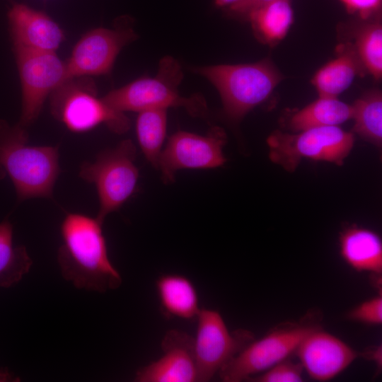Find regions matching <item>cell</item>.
<instances>
[{
  "label": "cell",
  "instance_id": "obj_1",
  "mask_svg": "<svg viewBox=\"0 0 382 382\" xmlns=\"http://www.w3.org/2000/svg\"><path fill=\"white\" fill-rule=\"evenodd\" d=\"M103 224L80 213H68L62 222L57 261L62 277L77 289L103 293L122 284L108 256Z\"/></svg>",
  "mask_w": 382,
  "mask_h": 382
},
{
  "label": "cell",
  "instance_id": "obj_2",
  "mask_svg": "<svg viewBox=\"0 0 382 382\" xmlns=\"http://www.w3.org/2000/svg\"><path fill=\"white\" fill-rule=\"evenodd\" d=\"M59 173L58 146H30L25 127L0 120V180L10 178L18 202L52 198Z\"/></svg>",
  "mask_w": 382,
  "mask_h": 382
},
{
  "label": "cell",
  "instance_id": "obj_3",
  "mask_svg": "<svg viewBox=\"0 0 382 382\" xmlns=\"http://www.w3.org/2000/svg\"><path fill=\"white\" fill-rule=\"evenodd\" d=\"M217 89L224 112L231 121L241 120L249 111L265 102L283 79L269 59L241 64L195 67Z\"/></svg>",
  "mask_w": 382,
  "mask_h": 382
},
{
  "label": "cell",
  "instance_id": "obj_4",
  "mask_svg": "<svg viewBox=\"0 0 382 382\" xmlns=\"http://www.w3.org/2000/svg\"><path fill=\"white\" fill-rule=\"evenodd\" d=\"M183 76L178 62L167 56L160 61L155 76L137 79L110 91L103 99L111 108L121 112L181 107L193 117H207L208 108L201 95L184 97L180 94L178 87Z\"/></svg>",
  "mask_w": 382,
  "mask_h": 382
},
{
  "label": "cell",
  "instance_id": "obj_5",
  "mask_svg": "<svg viewBox=\"0 0 382 382\" xmlns=\"http://www.w3.org/2000/svg\"><path fill=\"white\" fill-rule=\"evenodd\" d=\"M354 134L339 126L310 128L287 133L272 132L267 138L270 160L294 172L303 158L342 166L354 144Z\"/></svg>",
  "mask_w": 382,
  "mask_h": 382
},
{
  "label": "cell",
  "instance_id": "obj_6",
  "mask_svg": "<svg viewBox=\"0 0 382 382\" xmlns=\"http://www.w3.org/2000/svg\"><path fill=\"white\" fill-rule=\"evenodd\" d=\"M53 116L71 132H84L105 124L117 134L126 132L130 122L124 112L111 108L97 97L96 87L88 77L66 79L52 93Z\"/></svg>",
  "mask_w": 382,
  "mask_h": 382
},
{
  "label": "cell",
  "instance_id": "obj_7",
  "mask_svg": "<svg viewBox=\"0 0 382 382\" xmlns=\"http://www.w3.org/2000/svg\"><path fill=\"white\" fill-rule=\"evenodd\" d=\"M136 154L133 142L125 139L115 148L100 152L93 163L84 162L81 166L79 176L96 187L99 210L96 217L103 223L136 190L139 178Z\"/></svg>",
  "mask_w": 382,
  "mask_h": 382
},
{
  "label": "cell",
  "instance_id": "obj_8",
  "mask_svg": "<svg viewBox=\"0 0 382 382\" xmlns=\"http://www.w3.org/2000/svg\"><path fill=\"white\" fill-rule=\"evenodd\" d=\"M316 328L307 323L289 325L252 340L221 368L218 373L220 378L225 382L248 381L286 359Z\"/></svg>",
  "mask_w": 382,
  "mask_h": 382
},
{
  "label": "cell",
  "instance_id": "obj_9",
  "mask_svg": "<svg viewBox=\"0 0 382 382\" xmlns=\"http://www.w3.org/2000/svg\"><path fill=\"white\" fill-rule=\"evenodd\" d=\"M13 50L22 91L18 124L26 127L37 118L47 97L66 80V63L53 52Z\"/></svg>",
  "mask_w": 382,
  "mask_h": 382
},
{
  "label": "cell",
  "instance_id": "obj_10",
  "mask_svg": "<svg viewBox=\"0 0 382 382\" xmlns=\"http://www.w3.org/2000/svg\"><path fill=\"white\" fill-rule=\"evenodd\" d=\"M197 318L194 340L197 381L205 382L251 342L253 335L245 330L231 332L221 313L214 309L200 308Z\"/></svg>",
  "mask_w": 382,
  "mask_h": 382
},
{
  "label": "cell",
  "instance_id": "obj_11",
  "mask_svg": "<svg viewBox=\"0 0 382 382\" xmlns=\"http://www.w3.org/2000/svg\"><path fill=\"white\" fill-rule=\"evenodd\" d=\"M226 134L219 127H212L207 134L178 131L171 135L162 150L158 168L162 180L173 183L181 169H210L223 166L226 159L223 148Z\"/></svg>",
  "mask_w": 382,
  "mask_h": 382
},
{
  "label": "cell",
  "instance_id": "obj_12",
  "mask_svg": "<svg viewBox=\"0 0 382 382\" xmlns=\"http://www.w3.org/2000/svg\"><path fill=\"white\" fill-rule=\"evenodd\" d=\"M137 37L130 27L89 30L76 42L65 62L66 79L109 74L122 49Z\"/></svg>",
  "mask_w": 382,
  "mask_h": 382
},
{
  "label": "cell",
  "instance_id": "obj_13",
  "mask_svg": "<svg viewBox=\"0 0 382 382\" xmlns=\"http://www.w3.org/2000/svg\"><path fill=\"white\" fill-rule=\"evenodd\" d=\"M161 348V357L137 370L135 381H197L194 337L184 331L170 330L164 335Z\"/></svg>",
  "mask_w": 382,
  "mask_h": 382
},
{
  "label": "cell",
  "instance_id": "obj_14",
  "mask_svg": "<svg viewBox=\"0 0 382 382\" xmlns=\"http://www.w3.org/2000/svg\"><path fill=\"white\" fill-rule=\"evenodd\" d=\"M295 353L303 369L318 381L335 378L359 356L342 340L318 328L303 339Z\"/></svg>",
  "mask_w": 382,
  "mask_h": 382
},
{
  "label": "cell",
  "instance_id": "obj_15",
  "mask_svg": "<svg viewBox=\"0 0 382 382\" xmlns=\"http://www.w3.org/2000/svg\"><path fill=\"white\" fill-rule=\"evenodd\" d=\"M8 21L13 47L55 52L64 40L63 30L51 17L28 5L13 4Z\"/></svg>",
  "mask_w": 382,
  "mask_h": 382
},
{
  "label": "cell",
  "instance_id": "obj_16",
  "mask_svg": "<svg viewBox=\"0 0 382 382\" xmlns=\"http://www.w3.org/2000/svg\"><path fill=\"white\" fill-rule=\"evenodd\" d=\"M341 257L358 272L379 275L382 272V241L375 231L355 225L345 227L339 236Z\"/></svg>",
  "mask_w": 382,
  "mask_h": 382
},
{
  "label": "cell",
  "instance_id": "obj_17",
  "mask_svg": "<svg viewBox=\"0 0 382 382\" xmlns=\"http://www.w3.org/2000/svg\"><path fill=\"white\" fill-rule=\"evenodd\" d=\"M156 288L161 310L165 316L184 320L197 318L200 310L198 294L187 277L163 274L157 279Z\"/></svg>",
  "mask_w": 382,
  "mask_h": 382
},
{
  "label": "cell",
  "instance_id": "obj_18",
  "mask_svg": "<svg viewBox=\"0 0 382 382\" xmlns=\"http://www.w3.org/2000/svg\"><path fill=\"white\" fill-rule=\"evenodd\" d=\"M364 69L353 45H343L337 57L316 73L312 83L320 97L337 98Z\"/></svg>",
  "mask_w": 382,
  "mask_h": 382
},
{
  "label": "cell",
  "instance_id": "obj_19",
  "mask_svg": "<svg viewBox=\"0 0 382 382\" xmlns=\"http://www.w3.org/2000/svg\"><path fill=\"white\" fill-rule=\"evenodd\" d=\"M352 105L337 98L320 97L305 106L293 112L285 120V125L292 132L310 128L338 126L352 119Z\"/></svg>",
  "mask_w": 382,
  "mask_h": 382
},
{
  "label": "cell",
  "instance_id": "obj_20",
  "mask_svg": "<svg viewBox=\"0 0 382 382\" xmlns=\"http://www.w3.org/2000/svg\"><path fill=\"white\" fill-rule=\"evenodd\" d=\"M245 18L256 37L272 46L286 35L294 21V11L290 0H274L251 11Z\"/></svg>",
  "mask_w": 382,
  "mask_h": 382
},
{
  "label": "cell",
  "instance_id": "obj_21",
  "mask_svg": "<svg viewBox=\"0 0 382 382\" xmlns=\"http://www.w3.org/2000/svg\"><path fill=\"white\" fill-rule=\"evenodd\" d=\"M33 261L23 245H14L13 226L8 219L0 223V287L9 288L27 274Z\"/></svg>",
  "mask_w": 382,
  "mask_h": 382
},
{
  "label": "cell",
  "instance_id": "obj_22",
  "mask_svg": "<svg viewBox=\"0 0 382 382\" xmlns=\"http://www.w3.org/2000/svg\"><path fill=\"white\" fill-rule=\"evenodd\" d=\"M352 133L378 148L382 145V93L369 91L352 104Z\"/></svg>",
  "mask_w": 382,
  "mask_h": 382
},
{
  "label": "cell",
  "instance_id": "obj_23",
  "mask_svg": "<svg viewBox=\"0 0 382 382\" xmlns=\"http://www.w3.org/2000/svg\"><path fill=\"white\" fill-rule=\"evenodd\" d=\"M166 128V109L154 108L139 112L136 122L138 142L146 160L156 169Z\"/></svg>",
  "mask_w": 382,
  "mask_h": 382
},
{
  "label": "cell",
  "instance_id": "obj_24",
  "mask_svg": "<svg viewBox=\"0 0 382 382\" xmlns=\"http://www.w3.org/2000/svg\"><path fill=\"white\" fill-rule=\"evenodd\" d=\"M353 45L364 68L376 80L382 76V25L378 20L360 26Z\"/></svg>",
  "mask_w": 382,
  "mask_h": 382
},
{
  "label": "cell",
  "instance_id": "obj_25",
  "mask_svg": "<svg viewBox=\"0 0 382 382\" xmlns=\"http://www.w3.org/2000/svg\"><path fill=\"white\" fill-rule=\"evenodd\" d=\"M303 368L300 363L286 359L271 366L248 381L255 382H299L303 381Z\"/></svg>",
  "mask_w": 382,
  "mask_h": 382
},
{
  "label": "cell",
  "instance_id": "obj_26",
  "mask_svg": "<svg viewBox=\"0 0 382 382\" xmlns=\"http://www.w3.org/2000/svg\"><path fill=\"white\" fill-rule=\"evenodd\" d=\"M347 318L367 325H381L382 323L381 295H378L359 304L347 313Z\"/></svg>",
  "mask_w": 382,
  "mask_h": 382
},
{
  "label": "cell",
  "instance_id": "obj_27",
  "mask_svg": "<svg viewBox=\"0 0 382 382\" xmlns=\"http://www.w3.org/2000/svg\"><path fill=\"white\" fill-rule=\"evenodd\" d=\"M348 13L357 14L362 20L370 18L378 13L381 7L382 0H339Z\"/></svg>",
  "mask_w": 382,
  "mask_h": 382
},
{
  "label": "cell",
  "instance_id": "obj_28",
  "mask_svg": "<svg viewBox=\"0 0 382 382\" xmlns=\"http://www.w3.org/2000/svg\"><path fill=\"white\" fill-rule=\"evenodd\" d=\"M274 0H240L228 6L229 11L239 16H246L255 8Z\"/></svg>",
  "mask_w": 382,
  "mask_h": 382
},
{
  "label": "cell",
  "instance_id": "obj_29",
  "mask_svg": "<svg viewBox=\"0 0 382 382\" xmlns=\"http://www.w3.org/2000/svg\"><path fill=\"white\" fill-rule=\"evenodd\" d=\"M381 353L382 349L381 346L380 345L364 352L363 355L369 360L375 362L378 369H381L382 361Z\"/></svg>",
  "mask_w": 382,
  "mask_h": 382
},
{
  "label": "cell",
  "instance_id": "obj_30",
  "mask_svg": "<svg viewBox=\"0 0 382 382\" xmlns=\"http://www.w3.org/2000/svg\"><path fill=\"white\" fill-rule=\"evenodd\" d=\"M240 0H214V4L218 7L230 6Z\"/></svg>",
  "mask_w": 382,
  "mask_h": 382
}]
</instances>
